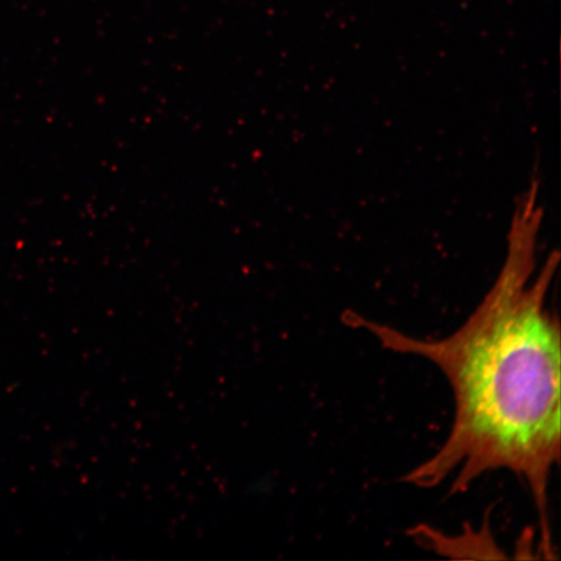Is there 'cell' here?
Returning <instances> with one entry per match:
<instances>
[{
	"mask_svg": "<svg viewBox=\"0 0 561 561\" xmlns=\"http://www.w3.org/2000/svg\"><path fill=\"white\" fill-rule=\"evenodd\" d=\"M542 213L533 182L512 220L500 276L444 339H416L357 312L343 313V322L374 335L391 353L431 362L450 385L454 419L446 440L401 481L434 489L450 480L448 495L454 496L466 494L485 474H514L529 490L538 515V550L550 560L557 559L549 491L561 456V340L559 320L547 305L559 252L536 271Z\"/></svg>",
	"mask_w": 561,
	"mask_h": 561,
	"instance_id": "cell-1",
	"label": "cell"
}]
</instances>
